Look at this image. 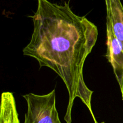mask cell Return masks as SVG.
Here are the masks:
<instances>
[{"instance_id": "6da1fadb", "label": "cell", "mask_w": 123, "mask_h": 123, "mask_svg": "<svg viewBox=\"0 0 123 123\" xmlns=\"http://www.w3.org/2000/svg\"><path fill=\"white\" fill-rule=\"evenodd\" d=\"M37 2L36 13L30 16L33 21V32L23 54L36 59L40 67L52 70L65 84L68 94L66 123H72V108L76 97L87 106L94 121L91 108L93 91L85 84L83 69L97 42V26L85 16L73 13L68 1L62 5L48 0Z\"/></svg>"}, {"instance_id": "7a4b0ae2", "label": "cell", "mask_w": 123, "mask_h": 123, "mask_svg": "<svg viewBox=\"0 0 123 123\" xmlns=\"http://www.w3.org/2000/svg\"><path fill=\"white\" fill-rule=\"evenodd\" d=\"M27 104L24 123H61L56 107L55 90L44 95L23 96Z\"/></svg>"}, {"instance_id": "3957f363", "label": "cell", "mask_w": 123, "mask_h": 123, "mask_svg": "<svg viewBox=\"0 0 123 123\" xmlns=\"http://www.w3.org/2000/svg\"><path fill=\"white\" fill-rule=\"evenodd\" d=\"M107 59L114 70L123 100V48L117 38L109 22L106 21Z\"/></svg>"}, {"instance_id": "277c9868", "label": "cell", "mask_w": 123, "mask_h": 123, "mask_svg": "<svg viewBox=\"0 0 123 123\" xmlns=\"http://www.w3.org/2000/svg\"><path fill=\"white\" fill-rule=\"evenodd\" d=\"M106 21L109 22L123 48V6L121 0H105Z\"/></svg>"}, {"instance_id": "5b68a950", "label": "cell", "mask_w": 123, "mask_h": 123, "mask_svg": "<svg viewBox=\"0 0 123 123\" xmlns=\"http://www.w3.org/2000/svg\"><path fill=\"white\" fill-rule=\"evenodd\" d=\"M0 123H20L14 95L11 92L1 94Z\"/></svg>"}, {"instance_id": "8992f818", "label": "cell", "mask_w": 123, "mask_h": 123, "mask_svg": "<svg viewBox=\"0 0 123 123\" xmlns=\"http://www.w3.org/2000/svg\"><path fill=\"white\" fill-rule=\"evenodd\" d=\"M94 123H98V121H97V120L94 121ZM101 123H105V122H102Z\"/></svg>"}]
</instances>
